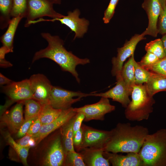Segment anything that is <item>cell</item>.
<instances>
[{
	"mask_svg": "<svg viewBox=\"0 0 166 166\" xmlns=\"http://www.w3.org/2000/svg\"><path fill=\"white\" fill-rule=\"evenodd\" d=\"M24 104L25 121L38 117L42 106L39 102L31 98L24 101Z\"/></svg>",
	"mask_w": 166,
	"mask_h": 166,
	"instance_id": "26",
	"label": "cell"
},
{
	"mask_svg": "<svg viewBox=\"0 0 166 166\" xmlns=\"http://www.w3.org/2000/svg\"><path fill=\"white\" fill-rule=\"evenodd\" d=\"M42 125L41 121L38 117L31 124L27 134L31 136L36 134L39 131Z\"/></svg>",
	"mask_w": 166,
	"mask_h": 166,
	"instance_id": "38",
	"label": "cell"
},
{
	"mask_svg": "<svg viewBox=\"0 0 166 166\" xmlns=\"http://www.w3.org/2000/svg\"><path fill=\"white\" fill-rule=\"evenodd\" d=\"M90 96V93L75 92L53 86L49 100V104L53 108L64 110L69 108L74 103L83 97Z\"/></svg>",
	"mask_w": 166,
	"mask_h": 166,
	"instance_id": "5",
	"label": "cell"
},
{
	"mask_svg": "<svg viewBox=\"0 0 166 166\" xmlns=\"http://www.w3.org/2000/svg\"><path fill=\"white\" fill-rule=\"evenodd\" d=\"M134 54L130 56L128 61L123 66L121 76L124 81L129 87L133 89L135 84Z\"/></svg>",
	"mask_w": 166,
	"mask_h": 166,
	"instance_id": "24",
	"label": "cell"
},
{
	"mask_svg": "<svg viewBox=\"0 0 166 166\" xmlns=\"http://www.w3.org/2000/svg\"><path fill=\"white\" fill-rule=\"evenodd\" d=\"M143 33L140 34H136L129 41H126L123 46L117 48V56L113 57L112 60L113 66L111 73L113 76L116 77L121 75L124 62L134 54L138 43L145 39Z\"/></svg>",
	"mask_w": 166,
	"mask_h": 166,
	"instance_id": "10",
	"label": "cell"
},
{
	"mask_svg": "<svg viewBox=\"0 0 166 166\" xmlns=\"http://www.w3.org/2000/svg\"><path fill=\"white\" fill-rule=\"evenodd\" d=\"M162 8L166 6V0H159Z\"/></svg>",
	"mask_w": 166,
	"mask_h": 166,
	"instance_id": "45",
	"label": "cell"
},
{
	"mask_svg": "<svg viewBox=\"0 0 166 166\" xmlns=\"http://www.w3.org/2000/svg\"><path fill=\"white\" fill-rule=\"evenodd\" d=\"M80 10L76 9L73 11H69L67 16H64L60 18H53L51 19H45L41 18L38 20H35L34 23L43 21L53 22L55 21H59L62 24H64L68 27L75 34L74 40L76 38H82L84 34L88 30L89 25V22L84 18H80Z\"/></svg>",
	"mask_w": 166,
	"mask_h": 166,
	"instance_id": "7",
	"label": "cell"
},
{
	"mask_svg": "<svg viewBox=\"0 0 166 166\" xmlns=\"http://www.w3.org/2000/svg\"><path fill=\"white\" fill-rule=\"evenodd\" d=\"M145 49L147 52L154 54L159 59H162L165 57L161 39H157L147 43Z\"/></svg>",
	"mask_w": 166,
	"mask_h": 166,
	"instance_id": "29",
	"label": "cell"
},
{
	"mask_svg": "<svg viewBox=\"0 0 166 166\" xmlns=\"http://www.w3.org/2000/svg\"><path fill=\"white\" fill-rule=\"evenodd\" d=\"M82 131L81 128L73 136V142L75 151H79L82 141Z\"/></svg>",
	"mask_w": 166,
	"mask_h": 166,
	"instance_id": "39",
	"label": "cell"
},
{
	"mask_svg": "<svg viewBox=\"0 0 166 166\" xmlns=\"http://www.w3.org/2000/svg\"><path fill=\"white\" fill-rule=\"evenodd\" d=\"M77 113L71 107L62 110L59 116L52 122L49 124L42 125L39 132L32 136L38 144L45 137L53 131L56 130L76 115Z\"/></svg>",
	"mask_w": 166,
	"mask_h": 166,
	"instance_id": "14",
	"label": "cell"
},
{
	"mask_svg": "<svg viewBox=\"0 0 166 166\" xmlns=\"http://www.w3.org/2000/svg\"><path fill=\"white\" fill-rule=\"evenodd\" d=\"M111 131L109 140L103 150L114 153H138L149 134L147 128L140 125L132 126L129 123H119Z\"/></svg>",
	"mask_w": 166,
	"mask_h": 166,
	"instance_id": "2",
	"label": "cell"
},
{
	"mask_svg": "<svg viewBox=\"0 0 166 166\" xmlns=\"http://www.w3.org/2000/svg\"><path fill=\"white\" fill-rule=\"evenodd\" d=\"M142 7L146 12L148 19V26L143 33L144 35L156 37L158 34L157 22L162 8L161 4L159 0H144Z\"/></svg>",
	"mask_w": 166,
	"mask_h": 166,
	"instance_id": "15",
	"label": "cell"
},
{
	"mask_svg": "<svg viewBox=\"0 0 166 166\" xmlns=\"http://www.w3.org/2000/svg\"><path fill=\"white\" fill-rule=\"evenodd\" d=\"M28 0H13L11 13L12 18L21 16L26 18L27 10Z\"/></svg>",
	"mask_w": 166,
	"mask_h": 166,
	"instance_id": "30",
	"label": "cell"
},
{
	"mask_svg": "<svg viewBox=\"0 0 166 166\" xmlns=\"http://www.w3.org/2000/svg\"><path fill=\"white\" fill-rule=\"evenodd\" d=\"M119 1V0H110L108 7L105 11L103 18V20L105 23H108L113 17Z\"/></svg>",
	"mask_w": 166,
	"mask_h": 166,
	"instance_id": "33",
	"label": "cell"
},
{
	"mask_svg": "<svg viewBox=\"0 0 166 166\" xmlns=\"http://www.w3.org/2000/svg\"><path fill=\"white\" fill-rule=\"evenodd\" d=\"M116 78L117 83L114 87L105 93H90V96L111 98L113 101L120 103L125 108L131 101L129 96L131 95L133 89L127 85L121 75Z\"/></svg>",
	"mask_w": 166,
	"mask_h": 166,
	"instance_id": "11",
	"label": "cell"
},
{
	"mask_svg": "<svg viewBox=\"0 0 166 166\" xmlns=\"http://www.w3.org/2000/svg\"><path fill=\"white\" fill-rule=\"evenodd\" d=\"M42 37L48 42L45 48L37 51L32 60V63L42 58H47L57 63L63 71L71 73L79 83L80 79L76 70L77 66L85 65L90 63L87 58H81L71 51H68L64 46L63 41L58 36L52 35L48 33H41Z\"/></svg>",
	"mask_w": 166,
	"mask_h": 166,
	"instance_id": "1",
	"label": "cell"
},
{
	"mask_svg": "<svg viewBox=\"0 0 166 166\" xmlns=\"http://www.w3.org/2000/svg\"><path fill=\"white\" fill-rule=\"evenodd\" d=\"M143 67L151 72L166 77V56L152 65Z\"/></svg>",
	"mask_w": 166,
	"mask_h": 166,
	"instance_id": "32",
	"label": "cell"
},
{
	"mask_svg": "<svg viewBox=\"0 0 166 166\" xmlns=\"http://www.w3.org/2000/svg\"><path fill=\"white\" fill-rule=\"evenodd\" d=\"M13 4V0H0V26L2 29L8 26L12 19Z\"/></svg>",
	"mask_w": 166,
	"mask_h": 166,
	"instance_id": "25",
	"label": "cell"
},
{
	"mask_svg": "<svg viewBox=\"0 0 166 166\" xmlns=\"http://www.w3.org/2000/svg\"><path fill=\"white\" fill-rule=\"evenodd\" d=\"M65 157L61 136L59 135L53 141L44 160V164L47 166H61L64 164Z\"/></svg>",
	"mask_w": 166,
	"mask_h": 166,
	"instance_id": "16",
	"label": "cell"
},
{
	"mask_svg": "<svg viewBox=\"0 0 166 166\" xmlns=\"http://www.w3.org/2000/svg\"><path fill=\"white\" fill-rule=\"evenodd\" d=\"M103 155L113 166H143L138 153L128 152L126 155L104 152Z\"/></svg>",
	"mask_w": 166,
	"mask_h": 166,
	"instance_id": "17",
	"label": "cell"
},
{
	"mask_svg": "<svg viewBox=\"0 0 166 166\" xmlns=\"http://www.w3.org/2000/svg\"><path fill=\"white\" fill-rule=\"evenodd\" d=\"M54 4H60L61 3V0H51Z\"/></svg>",
	"mask_w": 166,
	"mask_h": 166,
	"instance_id": "46",
	"label": "cell"
},
{
	"mask_svg": "<svg viewBox=\"0 0 166 166\" xmlns=\"http://www.w3.org/2000/svg\"><path fill=\"white\" fill-rule=\"evenodd\" d=\"M32 137L31 136L26 134L17 140V142L22 147H30L29 145V141Z\"/></svg>",
	"mask_w": 166,
	"mask_h": 166,
	"instance_id": "40",
	"label": "cell"
},
{
	"mask_svg": "<svg viewBox=\"0 0 166 166\" xmlns=\"http://www.w3.org/2000/svg\"><path fill=\"white\" fill-rule=\"evenodd\" d=\"M76 115L61 127L62 143L65 155L69 152L76 151L73 142V124Z\"/></svg>",
	"mask_w": 166,
	"mask_h": 166,
	"instance_id": "20",
	"label": "cell"
},
{
	"mask_svg": "<svg viewBox=\"0 0 166 166\" xmlns=\"http://www.w3.org/2000/svg\"><path fill=\"white\" fill-rule=\"evenodd\" d=\"M144 85L149 95L153 97L159 92L166 91V77L152 73L148 81Z\"/></svg>",
	"mask_w": 166,
	"mask_h": 166,
	"instance_id": "22",
	"label": "cell"
},
{
	"mask_svg": "<svg viewBox=\"0 0 166 166\" xmlns=\"http://www.w3.org/2000/svg\"><path fill=\"white\" fill-rule=\"evenodd\" d=\"M157 29L158 33L164 35L166 34V6L162 8L159 17Z\"/></svg>",
	"mask_w": 166,
	"mask_h": 166,
	"instance_id": "35",
	"label": "cell"
},
{
	"mask_svg": "<svg viewBox=\"0 0 166 166\" xmlns=\"http://www.w3.org/2000/svg\"><path fill=\"white\" fill-rule=\"evenodd\" d=\"M38 117L25 121L17 132V136L18 138L22 137L26 135L31 124Z\"/></svg>",
	"mask_w": 166,
	"mask_h": 166,
	"instance_id": "36",
	"label": "cell"
},
{
	"mask_svg": "<svg viewBox=\"0 0 166 166\" xmlns=\"http://www.w3.org/2000/svg\"><path fill=\"white\" fill-rule=\"evenodd\" d=\"M42 105V109L38 116L42 125L52 122L59 116L62 111V110L53 108L48 103Z\"/></svg>",
	"mask_w": 166,
	"mask_h": 166,
	"instance_id": "23",
	"label": "cell"
},
{
	"mask_svg": "<svg viewBox=\"0 0 166 166\" xmlns=\"http://www.w3.org/2000/svg\"><path fill=\"white\" fill-rule=\"evenodd\" d=\"M131 96V100L124 111L126 118L131 121L148 120L155 103L153 97L149 95L145 86L142 84H135Z\"/></svg>",
	"mask_w": 166,
	"mask_h": 166,
	"instance_id": "4",
	"label": "cell"
},
{
	"mask_svg": "<svg viewBox=\"0 0 166 166\" xmlns=\"http://www.w3.org/2000/svg\"><path fill=\"white\" fill-rule=\"evenodd\" d=\"M134 66L135 84L142 85L146 83L152 75V73L143 68L135 61Z\"/></svg>",
	"mask_w": 166,
	"mask_h": 166,
	"instance_id": "28",
	"label": "cell"
},
{
	"mask_svg": "<svg viewBox=\"0 0 166 166\" xmlns=\"http://www.w3.org/2000/svg\"><path fill=\"white\" fill-rule=\"evenodd\" d=\"M2 91L10 99L15 101L33 98V93L29 79L18 82L13 81L3 86Z\"/></svg>",
	"mask_w": 166,
	"mask_h": 166,
	"instance_id": "13",
	"label": "cell"
},
{
	"mask_svg": "<svg viewBox=\"0 0 166 166\" xmlns=\"http://www.w3.org/2000/svg\"><path fill=\"white\" fill-rule=\"evenodd\" d=\"M5 137L11 146L14 149L19 156L23 164L28 165L27 160L29 150L30 147H23L16 142L8 132H6Z\"/></svg>",
	"mask_w": 166,
	"mask_h": 166,
	"instance_id": "27",
	"label": "cell"
},
{
	"mask_svg": "<svg viewBox=\"0 0 166 166\" xmlns=\"http://www.w3.org/2000/svg\"><path fill=\"white\" fill-rule=\"evenodd\" d=\"M64 165L69 166H86L81 154L76 151L69 152L65 155Z\"/></svg>",
	"mask_w": 166,
	"mask_h": 166,
	"instance_id": "31",
	"label": "cell"
},
{
	"mask_svg": "<svg viewBox=\"0 0 166 166\" xmlns=\"http://www.w3.org/2000/svg\"><path fill=\"white\" fill-rule=\"evenodd\" d=\"M13 81L9 79L2 73H0V85L2 86L4 85H7L12 83Z\"/></svg>",
	"mask_w": 166,
	"mask_h": 166,
	"instance_id": "42",
	"label": "cell"
},
{
	"mask_svg": "<svg viewBox=\"0 0 166 166\" xmlns=\"http://www.w3.org/2000/svg\"><path fill=\"white\" fill-rule=\"evenodd\" d=\"M115 107L111 105L108 98L101 97L98 102L82 107L73 108L76 113H81L85 116L84 121H89L92 120L103 121L105 114L114 111Z\"/></svg>",
	"mask_w": 166,
	"mask_h": 166,
	"instance_id": "9",
	"label": "cell"
},
{
	"mask_svg": "<svg viewBox=\"0 0 166 166\" xmlns=\"http://www.w3.org/2000/svg\"><path fill=\"white\" fill-rule=\"evenodd\" d=\"M82 141L79 151L85 148L102 149L109 141L111 131L101 130L82 124Z\"/></svg>",
	"mask_w": 166,
	"mask_h": 166,
	"instance_id": "6",
	"label": "cell"
},
{
	"mask_svg": "<svg viewBox=\"0 0 166 166\" xmlns=\"http://www.w3.org/2000/svg\"><path fill=\"white\" fill-rule=\"evenodd\" d=\"M23 18L21 16L12 18L7 30L1 38V41L3 46L8 49L10 52L13 51L14 35L18 24Z\"/></svg>",
	"mask_w": 166,
	"mask_h": 166,
	"instance_id": "21",
	"label": "cell"
},
{
	"mask_svg": "<svg viewBox=\"0 0 166 166\" xmlns=\"http://www.w3.org/2000/svg\"><path fill=\"white\" fill-rule=\"evenodd\" d=\"M138 153L143 166H166V129L147 135Z\"/></svg>",
	"mask_w": 166,
	"mask_h": 166,
	"instance_id": "3",
	"label": "cell"
},
{
	"mask_svg": "<svg viewBox=\"0 0 166 166\" xmlns=\"http://www.w3.org/2000/svg\"><path fill=\"white\" fill-rule=\"evenodd\" d=\"M34 99L42 105L49 104V97L53 86L44 75L37 73L31 75L29 79Z\"/></svg>",
	"mask_w": 166,
	"mask_h": 166,
	"instance_id": "12",
	"label": "cell"
},
{
	"mask_svg": "<svg viewBox=\"0 0 166 166\" xmlns=\"http://www.w3.org/2000/svg\"><path fill=\"white\" fill-rule=\"evenodd\" d=\"M24 101H19L9 112L2 116L3 122L12 133H17L25 121L23 116Z\"/></svg>",
	"mask_w": 166,
	"mask_h": 166,
	"instance_id": "18",
	"label": "cell"
},
{
	"mask_svg": "<svg viewBox=\"0 0 166 166\" xmlns=\"http://www.w3.org/2000/svg\"><path fill=\"white\" fill-rule=\"evenodd\" d=\"M0 66L2 68H7L12 66V64L5 58L0 59Z\"/></svg>",
	"mask_w": 166,
	"mask_h": 166,
	"instance_id": "43",
	"label": "cell"
},
{
	"mask_svg": "<svg viewBox=\"0 0 166 166\" xmlns=\"http://www.w3.org/2000/svg\"><path fill=\"white\" fill-rule=\"evenodd\" d=\"M160 59L154 54L147 52L140 61L138 63L140 66L143 67L152 65Z\"/></svg>",
	"mask_w": 166,
	"mask_h": 166,
	"instance_id": "34",
	"label": "cell"
},
{
	"mask_svg": "<svg viewBox=\"0 0 166 166\" xmlns=\"http://www.w3.org/2000/svg\"><path fill=\"white\" fill-rule=\"evenodd\" d=\"M14 101L11 99L7 101L5 104L3 105H1L0 106V115L2 116L3 114L6 111V109L13 104Z\"/></svg>",
	"mask_w": 166,
	"mask_h": 166,
	"instance_id": "41",
	"label": "cell"
},
{
	"mask_svg": "<svg viewBox=\"0 0 166 166\" xmlns=\"http://www.w3.org/2000/svg\"><path fill=\"white\" fill-rule=\"evenodd\" d=\"M85 116L81 113H77L73 124V136L81 127L82 122L84 121Z\"/></svg>",
	"mask_w": 166,
	"mask_h": 166,
	"instance_id": "37",
	"label": "cell"
},
{
	"mask_svg": "<svg viewBox=\"0 0 166 166\" xmlns=\"http://www.w3.org/2000/svg\"><path fill=\"white\" fill-rule=\"evenodd\" d=\"M102 149L85 148L79 152L81 154L86 166H109V160L103 155Z\"/></svg>",
	"mask_w": 166,
	"mask_h": 166,
	"instance_id": "19",
	"label": "cell"
},
{
	"mask_svg": "<svg viewBox=\"0 0 166 166\" xmlns=\"http://www.w3.org/2000/svg\"><path fill=\"white\" fill-rule=\"evenodd\" d=\"M51 0H28L27 10L25 24L38 18L47 16L53 18H60L63 15L53 9Z\"/></svg>",
	"mask_w": 166,
	"mask_h": 166,
	"instance_id": "8",
	"label": "cell"
},
{
	"mask_svg": "<svg viewBox=\"0 0 166 166\" xmlns=\"http://www.w3.org/2000/svg\"><path fill=\"white\" fill-rule=\"evenodd\" d=\"M162 42L164 51L165 56H166V34H165L161 39Z\"/></svg>",
	"mask_w": 166,
	"mask_h": 166,
	"instance_id": "44",
	"label": "cell"
}]
</instances>
